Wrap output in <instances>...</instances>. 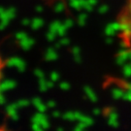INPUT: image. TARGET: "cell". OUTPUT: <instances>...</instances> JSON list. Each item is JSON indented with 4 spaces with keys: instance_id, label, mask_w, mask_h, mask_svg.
<instances>
[{
    "instance_id": "obj_2",
    "label": "cell",
    "mask_w": 131,
    "mask_h": 131,
    "mask_svg": "<svg viewBox=\"0 0 131 131\" xmlns=\"http://www.w3.org/2000/svg\"><path fill=\"white\" fill-rule=\"evenodd\" d=\"M6 67H7V59L0 52V84H1L3 77H4V72L6 70Z\"/></svg>"
},
{
    "instance_id": "obj_1",
    "label": "cell",
    "mask_w": 131,
    "mask_h": 131,
    "mask_svg": "<svg viewBox=\"0 0 131 131\" xmlns=\"http://www.w3.org/2000/svg\"><path fill=\"white\" fill-rule=\"evenodd\" d=\"M117 26L123 46L131 51V0H126L117 15Z\"/></svg>"
},
{
    "instance_id": "obj_3",
    "label": "cell",
    "mask_w": 131,
    "mask_h": 131,
    "mask_svg": "<svg viewBox=\"0 0 131 131\" xmlns=\"http://www.w3.org/2000/svg\"><path fill=\"white\" fill-rule=\"evenodd\" d=\"M47 7H53L58 4H65L67 0H40Z\"/></svg>"
}]
</instances>
